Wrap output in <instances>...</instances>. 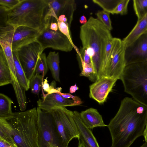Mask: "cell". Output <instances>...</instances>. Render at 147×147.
<instances>
[{
  "label": "cell",
  "mask_w": 147,
  "mask_h": 147,
  "mask_svg": "<svg viewBox=\"0 0 147 147\" xmlns=\"http://www.w3.org/2000/svg\"><path fill=\"white\" fill-rule=\"evenodd\" d=\"M121 0H92V2L101 7L103 10L112 14Z\"/></svg>",
  "instance_id": "obj_24"
},
{
  "label": "cell",
  "mask_w": 147,
  "mask_h": 147,
  "mask_svg": "<svg viewBox=\"0 0 147 147\" xmlns=\"http://www.w3.org/2000/svg\"><path fill=\"white\" fill-rule=\"evenodd\" d=\"M47 57L45 53H42L40 56L37 61L35 69V74L42 75L44 77L48 69Z\"/></svg>",
  "instance_id": "obj_27"
},
{
  "label": "cell",
  "mask_w": 147,
  "mask_h": 147,
  "mask_svg": "<svg viewBox=\"0 0 147 147\" xmlns=\"http://www.w3.org/2000/svg\"><path fill=\"white\" fill-rule=\"evenodd\" d=\"M51 115L60 147H68L73 139L79 138V133L73 116V111L64 107H58L48 111Z\"/></svg>",
  "instance_id": "obj_6"
},
{
  "label": "cell",
  "mask_w": 147,
  "mask_h": 147,
  "mask_svg": "<svg viewBox=\"0 0 147 147\" xmlns=\"http://www.w3.org/2000/svg\"><path fill=\"white\" fill-rule=\"evenodd\" d=\"M79 143L78 147H85L83 142L79 139H78Z\"/></svg>",
  "instance_id": "obj_41"
},
{
  "label": "cell",
  "mask_w": 147,
  "mask_h": 147,
  "mask_svg": "<svg viewBox=\"0 0 147 147\" xmlns=\"http://www.w3.org/2000/svg\"><path fill=\"white\" fill-rule=\"evenodd\" d=\"M12 78L7 61L2 48H0V86L12 83Z\"/></svg>",
  "instance_id": "obj_19"
},
{
  "label": "cell",
  "mask_w": 147,
  "mask_h": 147,
  "mask_svg": "<svg viewBox=\"0 0 147 147\" xmlns=\"http://www.w3.org/2000/svg\"><path fill=\"white\" fill-rule=\"evenodd\" d=\"M43 51L40 43L36 40L16 51L26 76L30 80L35 74L37 61Z\"/></svg>",
  "instance_id": "obj_9"
},
{
  "label": "cell",
  "mask_w": 147,
  "mask_h": 147,
  "mask_svg": "<svg viewBox=\"0 0 147 147\" xmlns=\"http://www.w3.org/2000/svg\"><path fill=\"white\" fill-rule=\"evenodd\" d=\"M73 116L78 127L79 138L85 147H100L91 130L88 128L81 120L80 113L73 111Z\"/></svg>",
  "instance_id": "obj_16"
},
{
  "label": "cell",
  "mask_w": 147,
  "mask_h": 147,
  "mask_svg": "<svg viewBox=\"0 0 147 147\" xmlns=\"http://www.w3.org/2000/svg\"><path fill=\"white\" fill-rule=\"evenodd\" d=\"M47 61L48 68L51 71L53 78L56 81L60 82L59 53L55 51L50 52L47 57Z\"/></svg>",
  "instance_id": "obj_20"
},
{
  "label": "cell",
  "mask_w": 147,
  "mask_h": 147,
  "mask_svg": "<svg viewBox=\"0 0 147 147\" xmlns=\"http://www.w3.org/2000/svg\"><path fill=\"white\" fill-rule=\"evenodd\" d=\"M117 81L107 76L101 77L90 86V97L99 104L104 103Z\"/></svg>",
  "instance_id": "obj_14"
},
{
  "label": "cell",
  "mask_w": 147,
  "mask_h": 147,
  "mask_svg": "<svg viewBox=\"0 0 147 147\" xmlns=\"http://www.w3.org/2000/svg\"><path fill=\"white\" fill-rule=\"evenodd\" d=\"M56 82L55 81H53L51 85H49L48 82L47 78L45 79L43 82L42 89V90L46 92L47 93L46 94H44L43 96L53 93L54 90L55 88Z\"/></svg>",
  "instance_id": "obj_32"
},
{
  "label": "cell",
  "mask_w": 147,
  "mask_h": 147,
  "mask_svg": "<svg viewBox=\"0 0 147 147\" xmlns=\"http://www.w3.org/2000/svg\"><path fill=\"white\" fill-rule=\"evenodd\" d=\"M79 51L81 58L85 63L88 64L92 63L91 59L87 53L86 48L81 47Z\"/></svg>",
  "instance_id": "obj_34"
},
{
  "label": "cell",
  "mask_w": 147,
  "mask_h": 147,
  "mask_svg": "<svg viewBox=\"0 0 147 147\" xmlns=\"http://www.w3.org/2000/svg\"><path fill=\"white\" fill-rule=\"evenodd\" d=\"M49 147H58L57 146H55V145H53V144H50V143H49Z\"/></svg>",
  "instance_id": "obj_43"
},
{
  "label": "cell",
  "mask_w": 147,
  "mask_h": 147,
  "mask_svg": "<svg viewBox=\"0 0 147 147\" xmlns=\"http://www.w3.org/2000/svg\"><path fill=\"white\" fill-rule=\"evenodd\" d=\"M77 52L78 57L80 60L82 67V71L80 76L88 77L90 80L96 81L95 72L92 64H88L85 63L81 58L80 51Z\"/></svg>",
  "instance_id": "obj_23"
},
{
  "label": "cell",
  "mask_w": 147,
  "mask_h": 147,
  "mask_svg": "<svg viewBox=\"0 0 147 147\" xmlns=\"http://www.w3.org/2000/svg\"><path fill=\"white\" fill-rule=\"evenodd\" d=\"M143 136L144 137L145 142L147 141V120Z\"/></svg>",
  "instance_id": "obj_40"
},
{
  "label": "cell",
  "mask_w": 147,
  "mask_h": 147,
  "mask_svg": "<svg viewBox=\"0 0 147 147\" xmlns=\"http://www.w3.org/2000/svg\"><path fill=\"white\" fill-rule=\"evenodd\" d=\"M110 13L104 11H98L96 13L97 19L99 20L110 31L113 28L111 20Z\"/></svg>",
  "instance_id": "obj_28"
},
{
  "label": "cell",
  "mask_w": 147,
  "mask_h": 147,
  "mask_svg": "<svg viewBox=\"0 0 147 147\" xmlns=\"http://www.w3.org/2000/svg\"><path fill=\"white\" fill-rule=\"evenodd\" d=\"M48 7L46 16L47 24L50 25L51 18L56 20L59 16L64 15L69 20L73 19L76 8L74 0H48Z\"/></svg>",
  "instance_id": "obj_12"
},
{
  "label": "cell",
  "mask_w": 147,
  "mask_h": 147,
  "mask_svg": "<svg viewBox=\"0 0 147 147\" xmlns=\"http://www.w3.org/2000/svg\"><path fill=\"white\" fill-rule=\"evenodd\" d=\"M37 121L36 107L0 117V138L18 147H39Z\"/></svg>",
  "instance_id": "obj_2"
},
{
  "label": "cell",
  "mask_w": 147,
  "mask_h": 147,
  "mask_svg": "<svg viewBox=\"0 0 147 147\" xmlns=\"http://www.w3.org/2000/svg\"><path fill=\"white\" fill-rule=\"evenodd\" d=\"M120 79L125 92L147 107V62L126 66Z\"/></svg>",
  "instance_id": "obj_5"
},
{
  "label": "cell",
  "mask_w": 147,
  "mask_h": 147,
  "mask_svg": "<svg viewBox=\"0 0 147 147\" xmlns=\"http://www.w3.org/2000/svg\"><path fill=\"white\" fill-rule=\"evenodd\" d=\"M78 89L79 88L76 84L70 87L69 88V92L71 93H73Z\"/></svg>",
  "instance_id": "obj_38"
},
{
  "label": "cell",
  "mask_w": 147,
  "mask_h": 147,
  "mask_svg": "<svg viewBox=\"0 0 147 147\" xmlns=\"http://www.w3.org/2000/svg\"><path fill=\"white\" fill-rule=\"evenodd\" d=\"M58 93L64 98L67 99L71 98L77 104V105H79L82 103L81 99L77 96H74L69 93H63L61 92Z\"/></svg>",
  "instance_id": "obj_33"
},
{
  "label": "cell",
  "mask_w": 147,
  "mask_h": 147,
  "mask_svg": "<svg viewBox=\"0 0 147 147\" xmlns=\"http://www.w3.org/2000/svg\"><path fill=\"white\" fill-rule=\"evenodd\" d=\"M40 33L36 30L24 26L14 27L5 25L0 27V39L9 43L13 51L36 40Z\"/></svg>",
  "instance_id": "obj_7"
},
{
  "label": "cell",
  "mask_w": 147,
  "mask_h": 147,
  "mask_svg": "<svg viewBox=\"0 0 147 147\" xmlns=\"http://www.w3.org/2000/svg\"><path fill=\"white\" fill-rule=\"evenodd\" d=\"M138 147H147V141L145 142L144 143Z\"/></svg>",
  "instance_id": "obj_42"
},
{
  "label": "cell",
  "mask_w": 147,
  "mask_h": 147,
  "mask_svg": "<svg viewBox=\"0 0 147 147\" xmlns=\"http://www.w3.org/2000/svg\"><path fill=\"white\" fill-rule=\"evenodd\" d=\"M12 100L5 95L0 94V117H5L13 113Z\"/></svg>",
  "instance_id": "obj_22"
},
{
  "label": "cell",
  "mask_w": 147,
  "mask_h": 147,
  "mask_svg": "<svg viewBox=\"0 0 147 147\" xmlns=\"http://www.w3.org/2000/svg\"><path fill=\"white\" fill-rule=\"evenodd\" d=\"M87 21L86 17L83 15L79 19V22L81 24H85L87 22Z\"/></svg>",
  "instance_id": "obj_39"
},
{
  "label": "cell",
  "mask_w": 147,
  "mask_h": 147,
  "mask_svg": "<svg viewBox=\"0 0 147 147\" xmlns=\"http://www.w3.org/2000/svg\"><path fill=\"white\" fill-rule=\"evenodd\" d=\"M147 32V13L138 20L129 33L122 40L125 47L130 45L143 34Z\"/></svg>",
  "instance_id": "obj_18"
},
{
  "label": "cell",
  "mask_w": 147,
  "mask_h": 147,
  "mask_svg": "<svg viewBox=\"0 0 147 147\" xmlns=\"http://www.w3.org/2000/svg\"><path fill=\"white\" fill-rule=\"evenodd\" d=\"M0 147H18L15 144L9 142L0 138Z\"/></svg>",
  "instance_id": "obj_35"
},
{
  "label": "cell",
  "mask_w": 147,
  "mask_h": 147,
  "mask_svg": "<svg viewBox=\"0 0 147 147\" xmlns=\"http://www.w3.org/2000/svg\"><path fill=\"white\" fill-rule=\"evenodd\" d=\"M20 0H0V10L7 11L9 10L16 6Z\"/></svg>",
  "instance_id": "obj_31"
},
{
  "label": "cell",
  "mask_w": 147,
  "mask_h": 147,
  "mask_svg": "<svg viewBox=\"0 0 147 147\" xmlns=\"http://www.w3.org/2000/svg\"><path fill=\"white\" fill-rule=\"evenodd\" d=\"M147 120V107L131 98H124L107 126L112 140L111 147H130L143 136Z\"/></svg>",
  "instance_id": "obj_1"
},
{
  "label": "cell",
  "mask_w": 147,
  "mask_h": 147,
  "mask_svg": "<svg viewBox=\"0 0 147 147\" xmlns=\"http://www.w3.org/2000/svg\"><path fill=\"white\" fill-rule=\"evenodd\" d=\"M130 0H121L112 14H126L127 12V7Z\"/></svg>",
  "instance_id": "obj_29"
},
{
  "label": "cell",
  "mask_w": 147,
  "mask_h": 147,
  "mask_svg": "<svg viewBox=\"0 0 147 147\" xmlns=\"http://www.w3.org/2000/svg\"><path fill=\"white\" fill-rule=\"evenodd\" d=\"M50 29L54 31H57L59 30L58 27L57 22H52L49 26Z\"/></svg>",
  "instance_id": "obj_37"
},
{
  "label": "cell",
  "mask_w": 147,
  "mask_h": 147,
  "mask_svg": "<svg viewBox=\"0 0 147 147\" xmlns=\"http://www.w3.org/2000/svg\"><path fill=\"white\" fill-rule=\"evenodd\" d=\"M57 20L61 22L67 23L69 25V27L70 28V26L69 24L68 20L66 16L64 15H61L59 16L56 20Z\"/></svg>",
  "instance_id": "obj_36"
},
{
  "label": "cell",
  "mask_w": 147,
  "mask_h": 147,
  "mask_svg": "<svg viewBox=\"0 0 147 147\" xmlns=\"http://www.w3.org/2000/svg\"><path fill=\"white\" fill-rule=\"evenodd\" d=\"M125 47L122 40L118 38H113L111 51L103 76L117 80L120 79L126 66Z\"/></svg>",
  "instance_id": "obj_8"
},
{
  "label": "cell",
  "mask_w": 147,
  "mask_h": 147,
  "mask_svg": "<svg viewBox=\"0 0 147 147\" xmlns=\"http://www.w3.org/2000/svg\"><path fill=\"white\" fill-rule=\"evenodd\" d=\"M133 5L138 20L147 13V0H134Z\"/></svg>",
  "instance_id": "obj_25"
},
{
  "label": "cell",
  "mask_w": 147,
  "mask_h": 147,
  "mask_svg": "<svg viewBox=\"0 0 147 147\" xmlns=\"http://www.w3.org/2000/svg\"><path fill=\"white\" fill-rule=\"evenodd\" d=\"M49 26L41 32L36 38L43 50L47 48L68 52L76 47L73 45L67 37L59 30H51Z\"/></svg>",
  "instance_id": "obj_11"
},
{
  "label": "cell",
  "mask_w": 147,
  "mask_h": 147,
  "mask_svg": "<svg viewBox=\"0 0 147 147\" xmlns=\"http://www.w3.org/2000/svg\"><path fill=\"white\" fill-rule=\"evenodd\" d=\"M126 65L147 62V32L125 47Z\"/></svg>",
  "instance_id": "obj_13"
},
{
  "label": "cell",
  "mask_w": 147,
  "mask_h": 147,
  "mask_svg": "<svg viewBox=\"0 0 147 147\" xmlns=\"http://www.w3.org/2000/svg\"><path fill=\"white\" fill-rule=\"evenodd\" d=\"M39 147H49V144L60 147L50 113L37 108Z\"/></svg>",
  "instance_id": "obj_10"
},
{
  "label": "cell",
  "mask_w": 147,
  "mask_h": 147,
  "mask_svg": "<svg viewBox=\"0 0 147 147\" xmlns=\"http://www.w3.org/2000/svg\"><path fill=\"white\" fill-rule=\"evenodd\" d=\"M38 107L42 110L48 111L58 107L72 106L77 105L72 99L64 98L58 93L49 94L39 99L37 102Z\"/></svg>",
  "instance_id": "obj_15"
},
{
  "label": "cell",
  "mask_w": 147,
  "mask_h": 147,
  "mask_svg": "<svg viewBox=\"0 0 147 147\" xmlns=\"http://www.w3.org/2000/svg\"><path fill=\"white\" fill-rule=\"evenodd\" d=\"M80 38L82 47L91 59L96 80L100 78L107 44L113 37L107 27L91 16L80 27Z\"/></svg>",
  "instance_id": "obj_3"
},
{
  "label": "cell",
  "mask_w": 147,
  "mask_h": 147,
  "mask_svg": "<svg viewBox=\"0 0 147 147\" xmlns=\"http://www.w3.org/2000/svg\"><path fill=\"white\" fill-rule=\"evenodd\" d=\"M13 54L15 71L18 81L21 86L27 91L30 88V80L26 76L16 51H13Z\"/></svg>",
  "instance_id": "obj_21"
},
{
  "label": "cell",
  "mask_w": 147,
  "mask_h": 147,
  "mask_svg": "<svg viewBox=\"0 0 147 147\" xmlns=\"http://www.w3.org/2000/svg\"><path fill=\"white\" fill-rule=\"evenodd\" d=\"M56 21L58 24L59 30L66 36L71 43L73 45H74L72 41L70 28L68 24L57 20H56Z\"/></svg>",
  "instance_id": "obj_30"
},
{
  "label": "cell",
  "mask_w": 147,
  "mask_h": 147,
  "mask_svg": "<svg viewBox=\"0 0 147 147\" xmlns=\"http://www.w3.org/2000/svg\"><path fill=\"white\" fill-rule=\"evenodd\" d=\"M48 0H20L11 9L0 10L5 25L14 27L24 26L36 30L40 33L50 25L46 20Z\"/></svg>",
  "instance_id": "obj_4"
},
{
  "label": "cell",
  "mask_w": 147,
  "mask_h": 147,
  "mask_svg": "<svg viewBox=\"0 0 147 147\" xmlns=\"http://www.w3.org/2000/svg\"><path fill=\"white\" fill-rule=\"evenodd\" d=\"M44 77L41 74L36 73L30 80V86L32 92L38 94L42 87L44 80Z\"/></svg>",
  "instance_id": "obj_26"
},
{
  "label": "cell",
  "mask_w": 147,
  "mask_h": 147,
  "mask_svg": "<svg viewBox=\"0 0 147 147\" xmlns=\"http://www.w3.org/2000/svg\"><path fill=\"white\" fill-rule=\"evenodd\" d=\"M80 117L83 123L90 130L95 127L107 126L104 123L101 115L94 108H90L82 111L80 113Z\"/></svg>",
  "instance_id": "obj_17"
}]
</instances>
